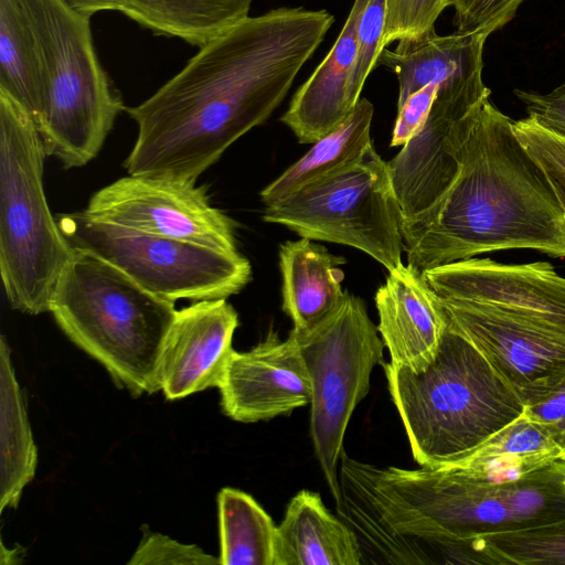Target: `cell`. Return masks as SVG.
I'll return each mask as SVG.
<instances>
[{"instance_id": "1", "label": "cell", "mask_w": 565, "mask_h": 565, "mask_svg": "<svg viewBox=\"0 0 565 565\" xmlns=\"http://www.w3.org/2000/svg\"><path fill=\"white\" fill-rule=\"evenodd\" d=\"M333 22L323 9L278 8L199 47L150 97L126 107L137 125L128 174L195 183L269 118Z\"/></svg>"}, {"instance_id": "2", "label": "cell", "mask_w": 565, "mask_h": 565, "mask_svg": "<svg viewBox=\"0 0 565 565\" xmlns=\"http://www.w3.org/2000/svg\"><path fill=\"white\" fill-rule=\"evenodd\" d=\"M513 122L490 99L481 106L452 183L402 225L407 265L424 271L507 249L565 257V213Z\"/></svg>"}, {"instance_id": "3", "label": "cell", "mask_w": 565, "mask_h": 565, "mask_svg": "<svg viewBox=\"0 0 565 565\" xmlns=\"http://www.w3.org/2000/svg\"><path fill=\"white\" fill-rule=\"evenodd\" d=\"M422 273L448 328L480 351L524 405L565 381V277L552 264L471 257Z\"/></svg>"}, {"instance_id": "4", "label": "cell", "mask_w": 565, "mask_h": 565, "mask_svg": "<svg viewBox=\"0 0 565 565\" xmlns=\"http://www.w3.org/2000/svg\"><path fill=\"white\" fill-rule=\"evenodd\" d=\"M382 366L414 460L422 467L462 459L524 412V403L480 351L449 328L423 372L390 362Z\"/></svg>"}, {"instance_id": "5", "label": "cell", "mask_w": 565, "mask_h": 565, "mask_svg": "<svg viewBox=\"0 0 565 565\" xmlns=\"http://www.w3.org/2000/svg\"><path fill=\"white\" fill-rule=\"evenodd\" d=\"M49 312L67 338L131 393H154L174 302L146 290L100 257L79 249L63 269Z\"/></svg>"}, {"instance_id": "6", "label": "cell", "mask_w": 565, "mask_h": 565, "mask_svg": "<svg viewBox=\"0 0 565 565\" xmlns=\"http://www.w3.org/2000/svg\"><path fill=\"white\" fill-rule=\"evenodd\" d=\"M38 43L41 111L35 127L46 156L65 169L90 162L126 109L98 58L90 17L66 0H26Z\"/></svg>"}, {"instance_id": "7", "label": "cell", "mask_w": 565, "mask_h": 565, "mask_svg": "<svg viewBox=\"0 0 565 565\" xmlns=\"http://www.w3.org/2000/svg\"><path fill=\"white\" fill-rule=\"evenodd\" d=\"M42 140L31 116L0 93V274L10 306L49 312L75 248L50 211Z\"/></svg>"}, {"instance_id": "8", "label": "cell", "mask_w": 565, "mask_h": 565, "mask_svg": "<svg viewBox=\"0 0 565 565\" xmlns=\"http://www.w3.org/2000/svg\"><path fill=\"white\" fill-rule=\"evenodd\" d=\"M264 221L300 237L352 246L388 271L402 264V212L388 162L371 145L347 168L265 204Z\"/></svg>"}, {"instance_id": "9", "label": "cell", "mask_w": 565, "mask_h": 565, "mask_svg": "<svg viewBox=\"0 0 565 565\" xmlns=\"http://www.w3.org/2000/svg\"><path fill=\"white\" fill-rule=\"evenodd\" d=\"M311 382L310 435L334 503L341 499L339 467L351 416L382 365L384 343L364 301L347 292L342 306L306 332L290 331Z\"/></svg>"}, {"instance_id": "10", "label": "cell", "mask_w": 565, "mask_h": 565, "mask_svg": "<svg viewBox=\"0 0 565 565\" xmlns=\"http://www.w3.org/2000/svg\"><path fill=\"white\" fill-rule=\"evenodd\" d=\"M56 220L75 249L100 257L174 303L227 299L252 279L250 263L238 250L146 234L95 220L84 211L58 214Z\"/></svg>"}, {"instance_id": "11", "label": "cell", "mask_w": 565, "mask_h": 565, "mask_svg": "<svg viewBox=\"0 0 565 565\" xmlns=\"http://www.w3.org/2000/svg\"><path fill=\"white\" fill-rule=\"evenodd\" d=\"M478 68L440 83L426 121L388 162L406 224L435 204L459 170V150L490 97Z\"/></svg>"}, {"instance_id": "12", "label": "cell", "mask_w": 565, "mask_h": 565, "mask_svg": "<svg viewBox=\"0 0 565 565\" xmlns=\"http://www.w3.org/2000/svg\"><path fill=\"white\" fill-rule=\"evenodd\" d=\"M84 212L146 234L238 250L234 221L193 182L129 174L96 191Z\"/></svg>"}, {"instance_id": "13", "label": "cell", "mask_w": 565, "mask_h": 565, "mask_svg": "<svg viewBox=\"0 0 565 565\" xmlns=\"http://www.w3.org/2000/svg\"><path fill=\"white\" fill-rule=\"evenodd\" d=\"M221 406L233 420L256 423L288 415L311 402V382L296 339L270 329L246 352L234 351L222 384Z\"/></svg>"}, {"instance_id": "14", "label": "cell", "mask_w": 565, "mask_h": 565, "mask_svg": "<svg viewBox=\"0 0 565 565\" xmlns=\"http://www.w3.org/2000/svg\"><path fill=\"white\" fill-rule=\"evenodd\" d=\"M237 326V312L226 299L194 301L177 310L158 363L159 387L168 399L220 387L235 351Z\"/></svg>"}, {"instance_id": "15", "label": "cell", "mask_w": 565, "mask_h": 565, "mask_svg": "<svg viewBox=\"0 0 565 565\" xmlns=\"http://www.w3.org/2000/svg\"><path fill=\"white\" fill-rule=\"evenodd\" d=\"M375 305L390 363L413 373L426 370L438 353L448 320L423 273L403 263L390 270Z\"/></svg>"}, {"instance_id": "16", "label": "cell", "mask_w": 565, "mask_h": 565, "mask_svg": "<svg viewBox=\"0 0 565 565\" xmlns=\"http://www.w3.org/2000/svg\"><path fill=\"white\" fill-rule=\"evenodd\" d=\"M369 0H354L333 46L292 96L280 120L300 143H315L340 126L356 104L350 93L356 24Z\"/></svg>"}, {"instance_id": "17", "label": "cell", "mask_w": 565, "mask_h": 565, "mask_svg": "<svg viewBox=\"0 0 565 565\" xmlns=\"http://www.w3.org/2000/svg\"><path fill=\"white\" fill-rule=\"evenodd\" d=\"M274 565H362V551L355 533L320 494L301 490L276 526Z\"/></svg>"}, {"instance_id": "18", "label": "cell", "mask_w": 565, "mask_h": 565, "mask_svg": "<svg viewBox=\"0 0 565 565\" xmlns=\"http://www.w3.org/2000/svg\"><path fill=\"white\" fill-rule=\"evenodd\" d=\"M311 241L301 237L279 246L282 310L296 332L320 324L342 306L347 296L342 289L344 273L339 268L345 259Z\"/></svg>"}, {"instance_id": "19", "label": "cell", "mask_w": 565, "mask_h": 565, "mask_svg": "<svg viewBox=\"0 0 565 565\" xmlns=\"http://www.w3.org/2000/svg\"><path fill=\"white\" fill-rule=\"evenodd\" d=\"M488 38L456 31L438 35L435 29L419 36L398 40L394 50L384 47L377 65L390 68L398 81L397 108L430 83H443L458 74L483 68Z\"/></svg>"}, {"instance_id": "20", "label": "cell", "mask_w": 565, "mask_h": 565, "mask_svg": "<svg viewBox=\"0 0 565 565\" xmlns=\"http://www.w3.org/2000/svg\"><path fill=\"white\" fill-rule=\"evenodd\" d=\"M253 0H118L117 11L156 35L201 47L246 19Z\"/></svg>"}, {"instance_id": "21", "label": "cell", "mask_w": 565, "mask_h": 565, "mask_svg": "<svg viewBox=\"0 0 565 565\" xmlns=\"http://www.w3.org/2000/svg\"><path fill=\"white\" fill-rule=\"evenodd\" d=\"M373 105L360 98L348 118L260 192L264 204L284 199L302 186L329 177L362 158L372 145Z\"/></svg>"}, {"instance_id": "22", "label": "cell", "mask_w": 565, "mask_h": 565, "mask_svg": "<svg viewBox=\"0 0 565 565\" xmlns=\"http://www.w3.org/2000/svg\"><path fill=\"white\" fill-rule=\"evenodd\" d=\"M0 511L17 508L33 479L36 447L4 337L0 340Z\"/></svg>"}, {"instance_id": "23", "label": "cell", "mask_w": 565, "mask_h": 565, "mask_svg": "<svg viewBox=\"0 0 565 565\" xmlns=\"http://www.w3.org/2000/svg\"><path fill=\"white\" fill-rule=\"evenodd\" d=\"M0 93L35 122L42 95L38 43L26 0H0Z\"/></svg>"}, {"instance_id": "24", "label": "cell", "mask_w": 565, "mask_h": 565, "mask_svg": "<svg viewBox=\"0 0 565 565\" xmlns=\"http://www.w3.org/2000/svg\"><path fill=\"white\" fill-rule=\"evenodd\" d=\"M220 564L274 565L276 524L248 493L223 488L217 495Z\"/></svg>"}, {"instance_id": "25", "label": "cell", "mask_w": 565, "mask_h": 565, "mask_svg": "<svg viewBox=\"0 0 565 565\" xmlns=\"http://www.w3.org/2000/svg\"><path fill=\"white\" fill-rule=\"evenodd\" d=\"M483 564H565V522L475 540Z\"/></svg>"}, {"instance_id": "26", "label": "cell", "mask_w": 565, "mask_h": 565, "mask_svg": "<svg viewBox=\"0 0 565 565\" xmlns=\"http://www.w3.org/2000/svg\"><path fill=\"white\" fill-rule=\"evenodd\" d=\"M513 128L526 151L543 170L565 213V137L548 130L530 116L514 120Z\"/></svg>"}, {"instance_id": "27", "label": "cell", "mask_w": 565, "mask_h": 565, "mask_svg": "<svg viewBox=\"0 0 565 565\" xmlns=\"http://www.w3.org/2000/svg\"><path fill=\"white\" fill-rule=\"evenodd\" d=\"M385 21L386 0H369L356 24V57L350 83L354 104L360 99L367 76L377 66L383 50Z\"/></svg>"}, {"instance_id": "28", "label": "cell", "mask_w": 565, "mask_h": 565, "mask_svg": "<svg viewBox=\"0 0 565 565\" xmlns=\"http://www.w3.org/2000/svg\"><path fill=\"white\" fill-rule=\"evenodd\" d=\"M450 0H386L383 49L393 41L415 38L435 29Z\"/></svg>"}, {"instance_id": "29", "label": "cell", "mask_w": 565, "mask_h": 565, "mask_svg": "<svg viewBox=\"0 0 565 565\" xmlns=\"http://www.w3.org/2000/svg\"><path fill=\"white\" fill-rule=\"evenodd\" d=\"M524 0H450L458 32L488 38L504 28Z\"/></svg>"}, {"instance_id": "30", "label": "cell", "mask_w": 565, "mask_h": 565, "mask_svg": "<svg viewBox=\"0 0 565 565\" xmlns=\"http://www.w3.org/2000/svg\"><path fill=\"white\" fill-rule=\"evenodd\" d=\"M128 564L213 565L220 564V561L204 553L196 545H184L166 535L145 532Z\"/></svg>"}, {"instance_id": "31", "label": "cell", "mask_w": 565, "mask_h": 565, "mask_svg": "<svg viewBox=\"0 0 565 565\" xmlns=\"http://www.w3.org/2000/svg\"><path fill=\"white\" fill-rule=\"evenodd\" d=\"M439 83H430L413 93L397 108V118L393 128L391 146H404L422 128L436 98Z\"/></svg>"}, {"instance_id": "32", "label": "cell", "mask_w": 565, "mask_h": 565, "mask_svg": "<svg viewBox=\"0 0 565 565\" xmlns=\"http://www.w3.org/2000/svg\"><path fill=\"white\" fill-rule=\"evenodd\" d=\"M523 415L547 433L565 460V381L542 399L525 405Z\"/></svg>"}, {"instance_id": "33", "label": "cell", "mask_w": 565, "mask_h": 565, "mask_svg": "<svg viewBox=\"0 0 565 565\" xmlns=\"http://www.w3.org/2000/svg\"><path fill=\"white\" fill-rule=\"evenodd\" d=\"M527 116L548 130L565 137V83L547 94L514 89Z\"/></svg>"}, {"instance_id": "34", "label": "cell", "mask_w": 565, "mask_h": 565, "mask_svg": "<svg viewBox=\"0 0 565 565\" xmlns=\"http://www.w3.org/2000/svg\"><path fill=\"white\" fill-rule=\"evenodd\" d=\"M79 12L92 17L103 11H117L118 0H66Z\"/></svg>"}, {"instance_id": "35", "label": "cell", "mask_w": 565, "mask_h": 565, "mask_svg": "<svg viewBox=\"0 0 565 565\" xmlns=\"http://www.w3.org/2000/svg\"><path fill=\"white\" fill-rule=\"evenodd\" d=\"M564 486H565V478H564Z\"/></svg>"}]
</instances>
